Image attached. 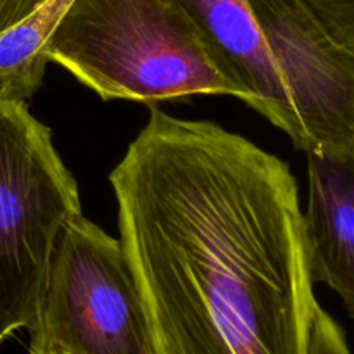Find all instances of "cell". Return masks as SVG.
Returning a JSON list of instances; mask_svg holds the SVG:
<instances>
[{"label": "cell", "instance_id": "7", "mask_svg": "<svg viewBox=\"0 0 354 354\" xmlns=\"http://www.w3.org/2000/svg\"><path fill=\"white\" fill-rule=\"evenodd\" d=\"M304 244L311 280L327 283L354 320V151H310Z\"/></svg>", "mask_w": 354, "mask_h": 354}, {"label": "cell", "instance_id": "2", "mask_svg": "<svg viewBox=\"0 0 354 354\" xmlns=\"http://www.w3.org/2000/svg\"><path fill=\"white\" fill-rule=\"evenodd\" d=\"M44 52L104 100L241 99L178 0H73Z\"/></svg>", "mask_w": 354, "mask_h": 354}, {"label": "cell", "instance_id": "8", "mask_svg": "<svg viewBox=\"0 0 354 354\" xmlns=\"http://www.w3.org/2000/svg\"><path fill=\"white\" fill-rule=\"evenodd\" d=\"M73 0H45L30 16L0 33V93L28 100L45 75V44Z\"/></svg>", "mask_w": 354, "mask_h": 354}, {"label": "cell", "instance_id": "4", "mask_svg": "<svg viewBox=\"0 0 354 354\" xmlns=\"http://www.w3.org/2000/svg\"><path fill=\"white\" fill-rule=\"evenodd\" d=\"M28 332L31 354H158L123 244L83 214L55 242Z\"/></svg>", "mask_w": 354, "mask_h": 354}, {"label": "cell", "instance_id": "11", "mask_svg": "<svg viewBox=\"0 0 354 354\" xmlns=\"http://www.w3.org/2000/svg\"><path fill=\"white\" fill-rule=\"evenodd\" d=\"M45 0H0V33L30 16Z\"/></svg>", "mask_w": 354, "mask_h": 354}, {"label": "cell", "instance_id": "1", "mask_svg": "<svg viewBox=\"0 0 354 354\" xmlns=\"http://www.w3.org/2000/svg\"><path fill=\"white\" fill-rule=\"evenodd\" d=\"M158 354H306L318 306L289 166L152 107L109 176Z\"/></svg>", "mask_w": 354, "mask_h": 354}, {"label": "cell", "instance_id": "3", "mask_svg": "<svg viewBox=\"0 0 354 354\" xmlns=\"http://www.w3.org/2000/svg\"><path fill=\"white\" fill-rule=\"evenodd\" d=\"M80 192L52 133L24 100L0 93V342L28 328Z\"/></svg>", "mask_w": 354, "mask_h": 354}, {"label": "cell", "instance_id": "6", "mask_svg": "<svg viewBox=\"0 0 354 354\" xmlns=\"http://www.w3.org/2000/svg\"><path fill=\"white\" fill-rule=\"evenodd\" d=\"M221 75L242 102L286 131L301 151L303 137L282 76L258 30L248 0H178Z\"/></svg>", "mask_w": 354, "mask_h": 354}, {"label": "cell", "instance_id": "9", "mask_svg": "<svg viewBox=\"0 0 354 354\" xmlns=\"http://www.w3.org/2000/svg\"><path fill=\"white\" fill-rule=\"evenodd\" d=\"M334 40L354 52V0H303Z\"/></svg>", "mask_w": 354, "mask_h": 354}, {"label": "cell", "instance_id": "12", "mask_svg": "<svg viewBox=\"0 0 354 354\" xmlns=\"http://www.w3.org/2000/svg\"><path fill=\"white\" fill-rule=\"evenodd\" d=\"M47 354H64V353H61V351H50V353H47Z\"/></svg>", "mask_w": 354, "mask_h": 354}, {"label": "cell", "instance_id": "10", "mask_svg": "<svg viewBox=\"0 0 354 354\" xmlns=\"http://www.w3.org/2000/svg\"><path fill=\"white\" fill-rule=\"evenodd\" d=\"M306 354H353L344 330L320 304L315 308L311 317Z\"/></svg>", "mask_w": 354, "mask_h": 354}, {"label": "cell", "instance_id": "5", "mask_svg": "<svg viewBox=\"0 0 354 354\" xmlns=\"http://www.w3.org/2000/svg\"><path fill=\"white\" fill-rule=\"evenodd\" d=\"M301 127V151H354V52L303 0H248Z\"/></svg>", "mask_w": 354, "mask_h": 354}]
</instances>
